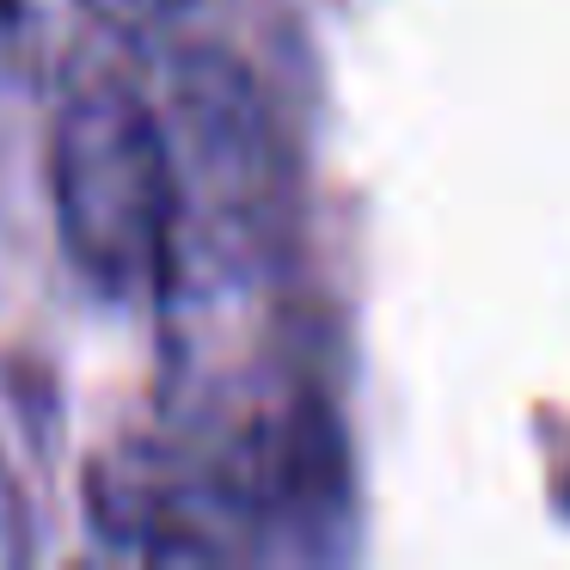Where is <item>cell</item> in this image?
<instances>
[{
	"label": "cell",
	"instance_id": "cell-1",
	"mask_svg": "<svg viewBox=\"0 0 570 570\" xmlns=\"http://www.w3.org/2000/svg\"><path fill=\"white\" fill-rule=\"evenodd\" d=\"M160 124L173 148L178 239H173V295L203 283H258L283 246V148H276L264 92L227 50H178L166 62Z\"/></svg>",
	"mask_w": 570,
	"mask_h": 570
},
{
	"label": "cell",
	"instance_id": "cell-2",
	"mask_svg": "<svg viewBox=\"0 0 570 570\" xmlns=\"http://www.w3.org/2000/svg\"><path fill=\"white\" fill-rule=\"evenodd\" d=\"M56 239L105 301H148L173 283L178 190L154 92L99 68L68 87L50 129Z\"/></svg>",
	"mask_w": 570,
	"mask_h": 570
},
{
	"label": "cell",
	"instance_id": "cell-3",
	"mask_svg": "<svg viewBox=\"0 0 570 570\" xmlns=\"http://www.w3.org/2000/svg\"><path fill=\"white\" fill-rule=\"evenodd\" d=\"M38 546V509H31L26 472L13 454V423H7V399H0V564H26Z\"/></svg>",
	"mask_w": 570,
	"mask_h": 570
},
{
	"label": "cell",
	"instance_id": "cell-4",
	"mask_svg": "<svg viewBox=\"0 0 570 570\" xmlns=\"http://www.w3.org/2000/svg\"><path fill=\"white\" fill-rule=\"evenodd\" d=\"M80 7L117 38H154L190 13V0H80Z\"/></svg>",
	"mask_w": 570,
	"mask_h": 570
},
{
	"label": "cell",
	"instance_id": "cell-5",
	"mask_svg": "<svg viewBox=\"0 0 570 570\" xmlns=\"http://www.w3.org/2000/svg\"><path fill=\"white\" fill-rule=\"evenodd\" d=\"M26 13H31V0H0V38H13L26 26Z\"/></svg>",
	"mask_w": 570,
	"mask_h": 570
}]
</instances>
